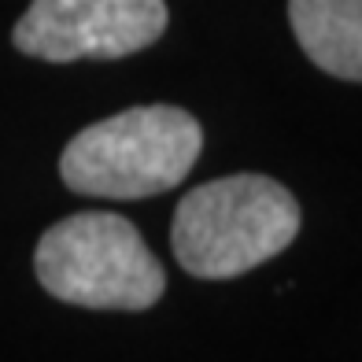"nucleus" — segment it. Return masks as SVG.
<instances>
[{
	"mask_svg": "<svg viewBox=\"0 0 362 362\" xmlns=\"http://www.w3.org/2000/svg\"><path fill=\"white\" fill-rule=\"evenodd\" d=\"M300 226L303 211L281 181L267 174H226L177 200L170 248L185 274L229 281L281 255Z\"/></svg>",
	"mask_w": 362,
	"mask_h": 362,
	"instance_id": "nucleus-1",
	"label": "nucleus"
},
{
	"mask_svg": "<svg viewBox=\"0 0 362 362\" xmlns=\"http://www.w3.org/2000/svg\"><path fill=\"white\" fill-rule=\"evenodd\" d=\"M48 296L89 310H148L167 292V270L137 226L115 211H81L56 222L34 252Z\"/></svg>",
	"mask_w": 362,
	"mask_h": 362,
	"instance_id": "nucleus-3",
	"label": "nucleus"
},
{
	"mask_svg": "<svg viewBox=\"0 0 362 362\" xmlns=\"http://www.w3.org/2000/svg\"><path fill=\"white\" fill-rule=\"evenodd\" d=\"M288 23L318 71L362 81V0H288Z\"/></svg>",
	"mask_w": 362,
	"mask_h": 362,
	"instance_id": "nucleus-5",
	"label": "nucleus"
},
{
	"mask_svg": "<svg viewBox=\"0 0 362 362\" xmlns=\"http://www.w3.org/2000/svg\"><path fill=\"white\" fill-rule=\"evenodd\" d=\"M204 152L200 119L174 104L126 107L86 126L63 148L59 177L100 200H148L177 189Z\"/></svg>",
	"mask_w": 362,
	"mask_h": 362,
	"instance_id": "nucleus-2",
	"label": "nucleus"
},
{
	"mask_svg": "<svg viewBox=\"0 0 362 362\" xmlns=\"http://www.w3.org/2000/svg\"><path fill=\"white\" fill-rule=\"evenodd\" d=\"M167 19V0H34L11 41L48 63L122 59L156 45Z\"/></svg>",
	"mask_w": 362,
	"mask_h": 362,
	"instance_id": "nucleus-4",
	"label": "nucleus"
}]
</instances>
